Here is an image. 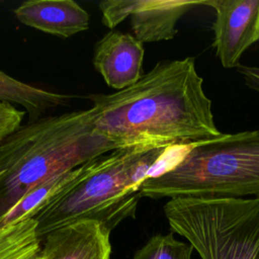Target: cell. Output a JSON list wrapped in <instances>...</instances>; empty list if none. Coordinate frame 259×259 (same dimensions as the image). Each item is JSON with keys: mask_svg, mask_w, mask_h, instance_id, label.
Instances as JSON below:
<instances>
[{"mask_svg": "<svg viewBox=\"0 0 259 259\" xmlns=\"http://www.w3.org/2000/svg\"><path fill=\"white\" fill-rule=\"evenodd\" d=\"M193 58L163 60L132 86L90 94L95 134L115 150L150 151L215 139L211 100Z\"/></svg>", "mask_w": 259, "mask_h": 259, "instance_id": "obj_1", "label": "cell"}, {"mask_svg": "<svg viewBox=\"0 0 259 259\" xmlns=\"http://www.w3.org/2000/svg\"><path fill=\"white\" fill-rule=\"evenodd\" d=\"M114 150L95 134L92 107L19 126L0 146V219L48 178Z\"/></svg>", "mask_w": 259, "mask_h": 259, "instance_id": "obj_2", "label": "cell"}, {"mask_svg": "<svg viewBox=\"0 0 259 259\" xmlns=\"http://www.w3.org/2000/svg\"><path fill=\"white\" fill-rule=\"evenodd\" d=\"M168 150H114L90 160L87 171L32 218L39 240L81 221L98 222L111 232L125 219L135 218L141 184Z\"/></svg>", "mask_w": 259, "mask_h": 259, "instance_id": "obj_3", "label": "cell"}, {"mask_svg": "<svg viewBox=\"0 0 259 259\" xmlns=\"http://www.w3.org/2000/svg\"><path fill=\"white\" fill-rule=\"evenodd\" d=\"M140 194L164 197H259V128L189 145L174 164L151 174Z\"/></svg>", "mask_w": 259, "mask_h": 259, "instance_id": "obj_4", "label": "cell"}, {"mask_svg": "<svg viewBox=\"0 0 259 259\" xmlns=\"http://www.w3.org/2000/svg\"><path fill=\"white\" fill-rule=\"evenodd\" d=\"M164 213L201 259H259V197H176Z\"/></svg>", "mask_w": 259, "mask_h": 259, "instance_id": "obj_5", "label": "cell"}, {"mask_svg": "<svg viewBox=\"0 0 259 259\" xmlns=\"http://www.w3.org/2000/svg\"><path fill=\"white\" fill-rule=\"evenodd\" d=\"M202 1L185 0H106L98 4L102 23L114 28L130 19L133 35L142 44L172 39L178 20Z\"/></svg>", "mask_w": 259, "mask_h": 259, "instance_id": "obj_6", "label": "cell"}, {"mask_svg": "<svg viewBox=\"0 0 259 259\" xmlns=\"http://www.w3.org/2000/svg\"><path fill=\"white\" fill-rule=\"evenodd\" d=\"M215 11L213 47L222 66H240L245 51L259 40V0H209Z\"/></svg>", "mask_w": 259, "mask_h": 259, "instance_id": "obj_7", "label": "cell"}, {"mask_svg": "<svg viewBox=\"0 0 259 259\" xmlns=\"http://www.w3.org/2000/svg\"><path fill=\"white\" fill-rule=\"evenodd\" d=\"M144 46L133 34L111 30L95 45L93 66L105 83L123 90L142 77Z\"/></svg>", "mask_w": 259, "mask_h": 259, "instance_id": "obj_8", "label": "cell"}, {"mask_svg": "<svg viewBox=\"0 0 259 259\" xmlns=\"http://www.w3.org/2000/svg\"><path fill=\"white\" fill-rule=\"evenodd\" d=\"M110 231L95 221L59 228L41 239L40 259H110Z\"/></svg>", "mask_w": 259, "mask_h": 259, "instance_id": "obj_9", "label": "cell"}, {"mask_svg": "<svg viewBox=\"0 0 259 259\" xmlns=\"http://www.w3.org/2000/svg\"><path fill=\"white\" fill-rule=\"evenodd\" d=\"M18 21L45 33L70 37L89 27V14L73 0H28L14 9Z\"/></svg>", "mask_w": 259, "mask_h": 259, "instance_id": "obj_10", "label": "cell"}, {"mask_svg": "<svg viewBox=\"0 0 259 259\" xmlns=\"http://www.w3.org/2000/svg\"><path fill=\"white\" fill-rule=\"evenodd\" d=\"M73 96L31 86L0 70V102L17 104L28 114V122L41 118L42 114L59 106H67Z\"/></svg>", "mask_w": 259, "mask_h": 259, "instance_id": "obj_11", "label": "cell"}, {"mask_svg": "<svg viewBox=\"0 0 259 259\" xmlns=\"http://www.w3.org/2000/svg\"><path fill=\"white\" fill-rule=\"evenodd\" d=\"M89 161L74 169L53 175L25 194L4 217L0 219V228L32 219L56 194L81 177L88 169Z\"/></svg>", "mask_w": 259, "mask_h": 259, "instance_id": "obj_12", "label": "cell"}, {"mask_svg": "<svg viewBox=\"0 0 259 259\" xmlns=\"http://www.w3.org/2000/svg\"><path fill=\"white\" fill-rule=\"evenodd\" d=\"M41 249L33 219L0 228V259H30Z\"/></svg>", "mask_w": 259, "mask_h": 259, "instance_id": "obj_13", "label": "cell"}, {"mask_svg": "<svg viewBox=\"0 0 259 259\" xmlns=\"http://www.w3.org/2000/svg\"><path fill=\"white\" fill-rule=\"evenodd\" d=\"M194 248L190 243H184L174 238L173 232L151 237L139 249L133 259H191Z\"/></svg>", "mask_w": 259, "mask_h": 259, "instance_id": "obj_14", "label": "cell"}, {"mask_svg": "<svg viewBox=\"0 0 259 259\" xmlns=\"http://www.w3.org/2000/svg\"><path fill=\"white\" fill-rule=\"evenodd\" d=\"M24 117V111L14 105L0 102V146L19 126Z\"/></svg>", "mask_w": 259, "mask_h": 259, "instance_id": "obj_15", "label": "cell"}, {"mask_svg": "<svg viewBox=\"0 0 259 259\" xmlns=\"http://www.w3.org/2000/svg\"><path fill=\"white\" fill-rule=\"evenodd\" d=\"M236 69L243 77L245 84L249 88L259 92V67L240 65Z\"/></svg>", "mask_w": 259, "mask_h": 259, "instance_id": "obj_16", "label": "cell"}, {"mask_svg": "<svg viewBox=\"0 0 259 259\" xmlns=\"http://www.w3.org/2000/svg\"><path fill=\"white\" fill-rule=\"evenodd\" d=\"M30 259H40V252L37 254V255H35L34 257H32V258H30Z\"/></svg>", "mask_w": 259, "mask_h": 259, "instance_id": "obj_17", "label": "cell"}]
</instances>
